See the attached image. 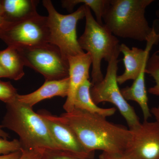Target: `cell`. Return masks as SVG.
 I'll use <instances>...</instances> for the list:
<instances>
[{
  "mask_svg": "<svg viewBox=\"0 0 159 159\" xmlns=\"http://www.w3.org/2000/svg\"><path fill=\"white\" fill-rule=\"evenodd\" d=\"M55 119L73 130L89 153L102 150L107 153H124L132 139L130 129L109 122L97 114L74 108Z\"/></svg>",
  "mask_w": 159,
  "mask_h": 159,
  "instance_id": "obj_1",
  "label": "cell"
},
{
  "mask_svg": "<svg viewBox=\"0 0 159 159\" xmlns=\"http://www.w3.org/2000/svg\"><path fill=\"white\" fill-rule=\"evenodd\" d=\"M6 108L1 125L17 134L21 149L62 150L53 139L41 116L34 111L32 107L20 101L17 96L6 103Z\"/></svg>",
  "mask_w": 159,
  "mask_h": 159,
  "instance_id": "obj_2",
  "label": "cell"
},
{
  "mask_svg": "<svg viewBox=\"0 0 159 159\" xmlns=\"http://www.w3.org/2000/svg\"><path fill=\"white\" fill-rule=\"evenodd\" d=\"M154 0H108L102 21L116 37L146 42L152 32L145 17Z\"/></svg>",
  "mask_w": 159,
  "mask_h": 159,
  "instance_id": "obj_3",
  "label": "cell"
},
{
  "mask_svg": "<svg viewBox=\"0 0 159 159\" xmlns=\"http://www.w3.org/2000/svg\"><path fill=\"white\" fill-rule=\"evenodd\" d=\"M85 9V26L84 32L78 39L81 48L90 55L92 59V84L98 83L103 78L101 71L102 59L108 62L119 50V41L103 24L100 25L93 16L91 9Z\"/></svg>",
  "mask_w": 159,
  "mask_h": 159,
  "instance_id": "obj_4",
  "label": "cell"
},
{
  "mask_svg": "<svg viewBox=\"0 0 159 159\" xmlns=\"http://www.w3.org/2000/svg\"><path fill=\"white\" fill-rule=\"evenodd\" d=\"M43 4L48 14L49 43L57 47L67 59L70 56L84 54L77 34V23L85 17L84 5L70 14L62 15L56 10L50 0H43Z\"/></svg>",
  "mask_w": 159,
  "mask_h": 159,
  "instance_id": "obj_5",
  "label": "cell"
},
{
  "mask_svg": "<svg viewBox=\"0 0 159 159\" xmlns=\"http://www.w3.org/2000/svg\"><path fill=\"white\" fill-rule=\"evenodd\" d=\"M120 51H117L108 62L106 74L100 82L92 85L91 97L96 104L109 102L114 104L125 119L129 129L137 128L141 124L140 119L133 107L125 99L117 81L118 58Z\"/></svg>",
  "mask_w": 159,
  "mask_h": 159,
  "instance_id": "obj_6",
  "label": "cell"
},
{
  "mask_svg": "<svg viewBox=\"0 0 159 159\" xmlns=\"http://www.w3.org/2000/svg\"><path fill=\"white\" fill-rule=\"evenodd\" d=\"M16 48L25 66L41 74L46 80H60L69 77L68 61L56 46L47 43Z\"/></svg>",
  "mask_w": 159,
  "mask_h": 159,
  "instance_id": "obj_7",
  "label": "cell"
},
{
  "mask_svg": "<svg viewBox=\"0 0 159 159\" xmlns=\"http://www.w3.org/2000/svg\"><path fill=\"white\" fill-rule=\"evenodd\" d=\"M48 16L38 13L15 22H5L0 31V39L8 46L34 47L49 43Z\"/></svg>",
  "mask_w": 159,
  "mask_h": 159,
  "instance_id": "obj_8",
  "label": "cell"
},
{
  "mask_svg": "<svg viewBox=\"0 0 159 159\" xmlns=\"http://www.w3.org/2000/svg\"><path fill=\"white\" fill-rule=\"evenodd\" d=\"M132 139L124 154L129 159H159V124L144 121L130 129Z\"/></svg>",
  "mask_w": 159,
  "mask_h": 159,
  "instance_id": "obj_9",
  "label": "cell"
},
{
  "mask_svg": "<svg viewBox=\"0 0 159 159\" xmlns=\"http://www.w3.org/2000/svg\"><path fill=\"white\" fill-rule=\"evenodd\" d=\"M39 114L44 120L53 139L62 150L89 158L92 153H89L84 149L70 127L57 120L54 116L46 113Z\"/></svg>",
  "mask_w": 159,
  "mask_h": 159,
  "instance_id": "obj_10",
  "label": "cell"
},
{
  "mask_svg": "<svg viewBox=\"0 0 159 159\" xmlns=\"http://www.w3.org/2000/svg\"><path fill=\"white\" fill-rule=\"evenodd\" d=\"M69 63V89L66 100L63 105L66 112L74 109L75 94L80 86L89 78L92 59L88 53L68 57Z\"/></svg>",
  "mask_w": 159,
  "mask_h": 159,
  "instance_id": "obj_11",
  "label": "cell"
},
{
  "mask_svg": "<svg viewBox=\"0 0 159 159\" xmlns=\"http://www.w3.org/2000/svg\"><path fill=\"white\" fill-rule=\"evenodd\" d=\"M69 89V77L60 80H46L41 87L33 93L26 95L18 94L17 99L32 107L44 99L54 97H67Z\"/></svg>",
  "mask_w": 159,
  "mask_h": 159,
  "instance_id": "obj_12",
  "label": "cell"
},
{
  "mask_svg": "<svg viewBox=\"0 0 159 159\" xmlns=\"http://www.w3.org/2000/svg\"><path fill=\"white\" fill-rule=\"evenodd\" d=\"M36 0H2V14L5 22H15L37 14Z\"/></svg>",
  "mask_w": 159,
  "mask_h": 159,
  "instance_id": "obj_13",
  "label": "cell"
},
{
  "mask_svg": "<svg viewBox=\"0 0 159 159\" xmlns=\"http://www.w3.org/2000/svg\"><path fill=\"white\" fill-rule=\"evenodd\" d=\"M146 63L142 69L138 77L134 80L130 86H127L121 90L122 96L126 101L136 102L142 110L144 121H148L152 116L151 109L148 104V98L145 85V75Z\"/></svg>",
  "mask_w": 159,
  "mask_h": 159,
  "instance_id": "obj_14",
  "label": "cell"
},
{
  "mask_svg": "<svg viewBox=\"0 0 159 159\" xmlns=\"http://www.w3.org/2000/svg\"><path fill=\"white\" fill-rule=\"evenodd\" d=\"M92 86V83L89 80H85L80 86L75 94L74 108L97 114L105 118L113 116L116 112V108H101L93 101L90 94Z\"/></svg>",
  "mask_w": 159,
  "mask_h": 159,
  "instance_id": "obj_15",
  "label": "cell"
},
{
  "mask_svg": "<svg viewBox=\"0 0 159 159\" xmlns=\"http://www.w3.org/2000/svg\"><path fill=\"white\" fill-rule=\"evenodd\" d=\"M0 65L8 74L9 79L18 80L25 75V63L15 47L8 46L0 51Z\"/></svg>",
  "mask_w": 159,
  "mask_h": 159,
  "instance_id": "obj_16",
  "label": "cell"
},
{
  "mask_svg": "<svg viewBox=\"0 0 159 159\" xmlns=\"http://www.w3.org/2000/svg\"><path fill=\"white\" fill-rule=\"evenodd\" d=\"M108 0H63L61 1L63 8L69 11H73L74 7L79 4L88 6L93 11L97 22L102 25V16Z\"/></svg>",
  "mask_w": 159,
  "mask_h": 159,
  "instance_id": "obj_17",
  "label": "cell"
},
{
  "mask_svg": "<svg viewBox=\"0 0 159 159\" xmlns=\"http://www.w3.org/2000/svg\"><path fill=\"white\" fill-rule=\"evenodd\" d=\"M145 72L152 77L155 83L154 85L148 89V93L154 96H159V50L148 57Z\"/></svg>",
  "mask_w": 159,
  "mask_h": 159,
  "instance_id": "obj_18",
  "label": "cell"
},
{
  "mask_svg": "<svg viewBox=\"0 0 159 159\" xmlns=\"http://www.w3.org/2000/svg\"><path fill=\"white\" fill-rule=\"evenodd\" d=\"M17 89L10 82L0 80V100L9 103L15 99L18 95Z\"/></svg>",
  "mask_w": 159,
  "mask_h": 159,
  "instance_id": "obj_19",
  "label": "cell"
},
{
  "mask_svg": "<svg viewBox=\"0 0 159 159\" xmlns=\"http://www.w3.org/2000/svg\"><path fill=\"white\" fill-rule=\"evenodd\" d=\"M45 159H88L71 153L68 151L60 149L44 150Z\"/></svg>",
  "mask_w": 159,
  "mask_h": 159,
  "instance_id": "obj_20",
  "label": "cell"
},
{
  "mask_svg": "<svg viewBox=\"0 0 159 159\" xmlns=\"http://www.w3.org/2000/svg\"><path fill=\"white\" fill-rule=\"evenodd\" d=\"M21 150L19 140L15 139L12 141L0 139V155L9 154Z\"/></svg>",
  "mask_w": 159,
  "mask_h": 159,
  "instance_id": "obj_21",
  "label": "cell"
},
{
  "mask_svg": "<svg viewBox=\"0 0 159 159\" xmlns=\"http://www.w3.org/2000/svg\"><path fill=\"white\" fill-rule=\"evenodd\" d=\"M20 156L17 159H45L44 149H21Z\"/></svg>",
  "mask_w": 159,
  "mask_h": 159,
  "instance_id": "obj_22",
  "label": "cell"
},
{
  "mask_svg": "<svg viewBox=\"0 0 159 159\" xmlns=\"http://www.w3.org/2000/svg\"><path fill=\"white\" fill-rule=\"evenodd\" d=\"M100 159H129L123 153H107L103 152Z\"/></svg>",
  "mask_w": 159,
  "mask_h": 159,
  "instance_id": "obj_23",
  "label": "cell"
},
{
  "mask_svg": "<svg viewBox=\"0 0 159 159\" xmlns=\"http://www.w3.org/2000/svg\"><path fill=\"white\" fill-rule=\"evenodd\" d=\"M21 150L7 155H0V159H17L21 154Z\"/></svg>",
  "mask_w": 159,
  "mask_h": 159,
  "instance_id": "obj_24",
  "label": "cell"
},
{
  "mask_svg": "<svg viewBox=\"0 0 159 159\" xmlns=\"http://www.w3.org/2000/svg\"><path fill=\"white\" fill-rule=\"evenodd\" d=\"M152 116L155 118L156 121L159 124V106L151 109Z\"/></svg>",
  "mask_w": 159,
  "mask_h": 159,
  "instance_id": "obj_25",
  "label": "cell"
},
{
  "mask_svg": "<svg viewBox=\"0 0 159 159\" xmlns=\"http://www.w3.org/2000/svg\"><path fill=\"white\" fill-rule=\"evenodd\" d=\"M3 126L2 125H0V137L2 139L7 140V139L9 138V135L5 131L3 130Z\"/></svg>",
  "mask_w": 159,
  "mask_h": 159,
  "instance_id": "obj_26",
  "label": "cell"
},
{
  "mask_svg": "<svg viewBox=\"0 0 159 159\" xmlns=\"http://www.w3.org/2000/svg\"><path fill=\"white\" fill-rule=\"evenodd\" d=\"M0 78H9V76L5 70L0 65Z\"/></svg>",
  "mask_w": 159,
  "mask_h": 159,
  "instance_id": "obj_27",
  "label": "cell"
},
{
  "mask_svg": "<svg viewBox=\"0 0 159 159\" xmlns=\"http://www.w3.org/2000/svg\"><path fill=\"white\" fill-rule=\"evenodd\" d=\"M5 23V21L3 17L2 14V10H0V31L2 28L3 25H4Z\"/></svg>",
  "mask_w": 159,
  "mask_h": 159,
  "instance_id": "obj_28",
  "label": "cell"
},
{
  "mask_svg": "<svg viewBox=\"0 0 159 159\" xmlns=\"http://www.w3.org/2000/svg\"><path fill=\"white\" fill-rule=\"evenodd\" d=\"M155 14L157 17L158 19L159 20V2L158 3V7L156 11Z\"/></svg>",
  "mask_w": 159,
  "mask_h": 159,
  "instance_id": "obj_29",
  "label": "cell"
}]
</instances>
